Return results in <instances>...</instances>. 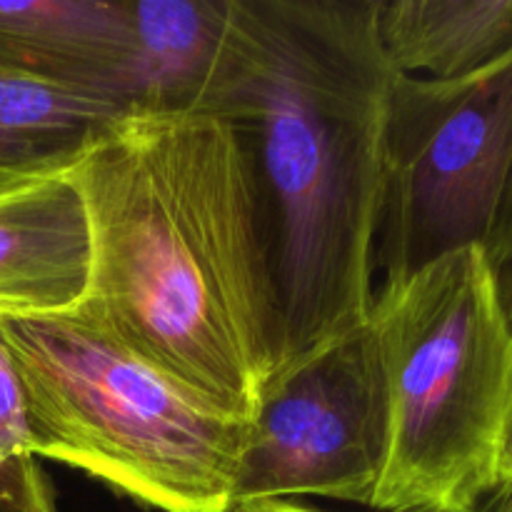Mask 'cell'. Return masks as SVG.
Returning <instances> with one entry per match:
<instances>
[{"instance_id": "obj_1", "label": "cell", "mask_w": 512, "mask_h": 512, "mask_svg": "<svg viewBox=\"0 0 512 512\" xmlns=\"http://www.w3.org/2000/svg\"><path fill=\"white\" fill-rule=\"evenodd\" d=\"M375 10L378 0H228L193 105L228 125L248 170L278 300L275 370L373 308L395 80Z\"/></svg>"}, {"instance_id": "obj_2", "label": "cell", "mask_w": 512, "mask_h": 512, "mask_svg": "<svg viewBox=\"0 0 512 512\" xmlns=\"http://www.w3.org/2000/svg\"><path fill=\"white\" fill-rule=\"evenodd\" d=\"M65 175L90 235L75 313L233 418H253L278 365L280 318L228 125L205 110H133Z\"/></svg>"}, {"instance_id": "obj_3", "label": "cell", "mask_w": 512, "mask_h": 512, "mask_svg": "<svg viewBox=\"0 0 512 512\" xmlns=\"http://www.w3.org/2000/svg\"><path fill=\"white\" fill-rule=\"evenodd\" d=\"M368 325L388 398L370 508L475 512L505 485L512 443V323L485 250L375 285Z\"/></svg>"}, {"instance_id": "obj_4", "label": "cell", "mask_w": 512, "mask_h": 512, "mask_svg": "<svg viewBox=\"0 0 512 512\" xmlns=\"http://www.w3.org/2000/svg\"><path fill=\"white\" fill-rule=\"evenodd\" d=\"M33 458L160 512H230L248 420L220 410L75 310L0 318Z\"/></svg>"}, {"instance_id": "obj_5", "label": "cell", "mask_w": 512, "mask_h": 512, "mask_svg": "<svg viewBox=\"0 0 512 512\" xmlns=\"http://www.w3.org/2000/svg\"><path fill=\"white\" fill-rule=\"evenodd\" d=\"M512 173V50L453 80L395 75L383 133L375 273L405 278L483 248Z\"/></svg>"}, {"instance_id": "obj_6", "label": "cell", "mask_w": 512, "mask_h": 512, "mask_svg": "<svg viewBox=\"0 0 512 512\" xmlns=\"http://www.w3.org/2000/svg\"><path fill=\"white\" fill-rule=\"evenodd\" d=\"M388 455V398L368 320L283 365L245 430L233 510L295 498L370 508Z\"/></svg>"}, {"instance_id": "obj_7", "label": "cell", "mask_w": 512, "mask_h": 512, "mask_svg": "<svg viewBox=\"0 0 512 512\" xmlns=\"http://www.w3.org/2000/svg\"><path fill=\"white\" fill-rule=\"evenodd\" d=\"M0 68L103 95L130 113L135 35L128 0L0 3Z\"/></svg>"}, {"instance_id": "obj_8", "label": "cell", "mask_w": 512, "mask_h": 512, "mask_svg": "<svg viewBox=\"0 0 512 512\" xmlns=\"http://www.w3.org/2000/svg\"><path fill=\"white\" fill-rule=\"evenodd\" d=\"M88 273V218L68 175L0 193V318L70 313Z\"/></svg>"}, {"instance_id": "obj_9", "label": "cell", "mask_w": 512, "mask_h": 512, "mask_svg": "<svg viewBox=\"0 0 512 512\" xmlns=\"http://www.w3.org/2000/svg\"><path fill=\"white\" fill-rule=\"evenodd\" d=\"M125 113L103 95L0 68V193L65 175Z\"/></svg>"}, {"instance_id": "obj_10", "label": "cell", "mask_w": 512, "mask_h": 512, "mask_svg": "<svg viewBox=\"0 0 512 512\" xmlns=\"http://www.w3.org/2000/svg\"><path fill=\"white\" fill-rule=\"evenodd\" d=\"M375 30L395 75L463 78L512 50V0H378Z\"/></svg>"}, {"instance_id": "obj_11", "label": "cell", "mask_w": 512, "mask_h": 512, "mask_svg": "<svg viewBox=\"0 0 512 512\" xmlns=\"http://www.w3.org/2000/svg\"><path fill=\"white\" fill-rule=\"evenodd\" d=\"M128 5L135 35L133 110H193L223 38L228 0H128Z\"/></svg>"}, {"instance_id": "obj_12", "label": "cell", "mask_w": 512, "mask_h": 512, "mask_svg": "<svg viewBox=\"0 0 512 512\" xmlns=\"http://www.w3.org/2000/svg\"><path fill=\"white\" fill-rule=\"evenodd\" d=\"M33 458L28 403L13 353L0 333V463Z\"/></svg>"}, {"instance_id": "obj_13", "label": "cell", "mask_w": 512, "mask_h": 512, "mask_svg": "<svg viewBox=\"0 0 512 512\" xmlns=\"http://www.w3.org/2000/svg\"><path fill=\"white\" fill-rule=\"evenodd\" d=\"M0 512H58L53 488L38 460H20L0 483Z\"/></svg>"}, {"instance_id": "obj_14", "label": "cell", "mask_w": 512, "mask_h": 512, "mask_svg": "<svg viewBox=\"0 0 512 512\" xmlns=\"http://www.w3.org/2000/svg\"><path fill=\"white\" fill-rule=\"evenodd\" d=\"M483 250L493 273L512 265V173L508 178V185H505L498 215H495V223L493 228H490V235L488 240H485Z\"/></svg>"}, {"instance_id": "obj_15", "label": "cell", "mask_w": 512, "mask_h": 512, "mask_svg": "<svg viewBox=\"0 0 512 512\" xmlns=\"http://www.w3.org/2000/svg\"><path fill=\"white\" fill-rule=\"evenodd\" d=\"M230 512H328L310 508V505L295 503V500H275V503H255V505H243V508H235Z\"/></svg>"}, {"instance_id": "obj_16", "label": "cell", "mask_w": 512, "mask_h": 512, "mask_svg": "<svg viewBox=\"0 0 512 512\" xmlns=\"http://www.w3.org/2000/svg\"><path fill=\"white\" fill-rule=\"evenodd\" d=\"M475 512H512V483H505L495 495H490Z\"/></svg>"}, {"instance_id": "obj_17", "label": "cell", "mask_w": 512, "mask_h": 512, "mask_svg": "<svg viewBox=\"0 0 512 512\" xmlns=\"http://www.w3.org/2000/svg\"><path fill=\"white\" fill-rule=\"evenodd\" d=\"M495 280H498V290H500V300H503V308L512 323V265L498 270V273H495Z\"/></svg>"}, {"instance_id": "obj_18", "label": "cell", "mask_w": 512, "mask_h": 512, "mask_svg": "<svg viewBox=\"0 0 512 512\" xmlns=\"http://www.w3.org/2000/svg\"><path fill=\"white\" fill-rule=\"evenodd\" d=\"M23 460H25V458H23ZM18 463H20V460H15V463H8V465L0 463V483H3V480L8 478L10 473H13V468H15V465H18Z\"/></svg>"}, {"instance_id": "obj_19", "label": "cell", "mask_w": 512, "mask_h": 512, "mask_svg": "<svg viewBox=\"0 0 512 512\" xmlns=\"http://www.w3.org/2000/svg\"><path fill=\"white\" fill-rule=\"evenodd\" d=\"M505 483H512V443H510V453H508V465H505Z\"/></svg>"}]
</instances>
